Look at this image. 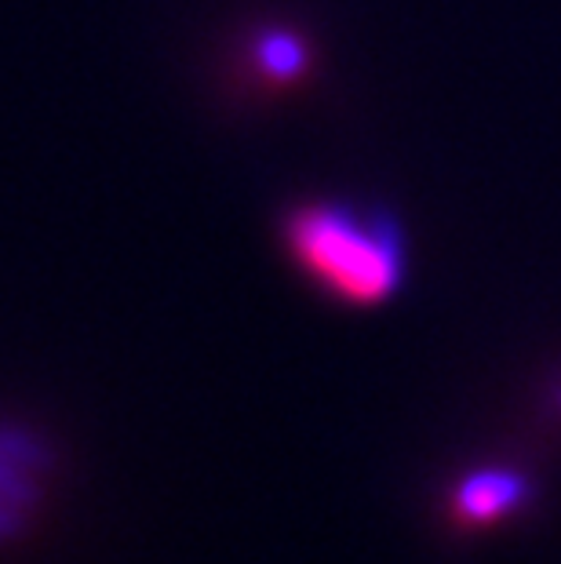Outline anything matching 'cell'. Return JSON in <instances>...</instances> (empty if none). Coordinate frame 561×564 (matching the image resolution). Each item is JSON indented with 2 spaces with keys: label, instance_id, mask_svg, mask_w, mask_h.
Segmentation results:
<instances>
[{
  "label": "cell",
  "instance_id": "2",
  "mask_svg": "<svg viewBox=\"0 0 561 564\" xmlns=\"http://www.w3.org/2000/svg\"><path fill=\"white\" fill-rule=\"evenodd\" d=\"M521 496H525V481L515 474H504V470L474 474L471 481H463L456 491V513L467 521H488V518H496V513L515 507Z\"/></svg>",
  "mask_w": 561,
  "mask_h": 564
},
{
  "label": "cell",
  "instance_id": "3",
  "mask_svg": "<svg viewBox=\"0 0 561 564\" xmlns=\"http://www.w3.org/2000/svg\"><path fill=\"white\" fill-rule=\"evenodd\" d=\"M256 55H259L262 74H270V77H292L303 69V44L289 37V33H270V37H262Z\"/></svg>",
  "mask_w": 561,
  "mask_h": 564
},
{
  "label": "cell",
  "instance_id": "1",
  "mask_svg": "<svg viewBox=\"0 0 561 564\" xmlns=\"http://www.w3.org/2000/svg\"><path fill=\"white\" fill-rule=\"evenodd\" d=\"M284 245L310 281L350 306L384 303L404 278V237L376 208L303 204L284 219Z\"/></svg>",
  "mask_w": 561,
  "mask_h": 564
}]
</instances>
